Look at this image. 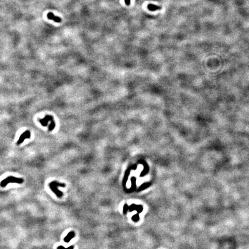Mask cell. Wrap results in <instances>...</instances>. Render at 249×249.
Segmentation results:
<instances>
[{"mask_svg": "<svg viewBox=\"0 0 249 249\" xmlns=\"http://www.w3.org/2000/svg\"><path fill=\"white\" fill-rule=\"evenodd\" d=\"M24 182V179L22 178H16L14 177L10 176L4 179L0 183V186L2 188H5L7 185L10 183H19L21 184Z\"/></svg>", "mask_w": 249, "mask_h": 249, "instance_id": "obj_1", "label": "cell"}, {"mask_svg": "<svg viewBox=\"0 0 249 249\" xmlns=\"http://www.w3.org/2000/svg\"><path fill=\"white\" fill-rule=\"evenodd\" d=\"M57 186L65 187V184H60L55 181L49 183V187L50 188V189L52 190L54 193L56 194V195L58 197L60 198L63 196V193L62 192H61V191L58 190L57 189Z\"/></svg>", "mask_w": 249, "mask_h": 249, "instance_id": "obj_2", "label": "cell"}, {"mask_svg": "<svg viewBox=\"0 0 249 249\" xmlns=\"http://www.w3.org/2000/svg\"><path fill=\"white\" fill-rule=\"evenodd\" d=\"M30 137H31L30 132L28 131V130L25 131V132H24L21 136H20L19 139V140L17 141V145L21 144L22 143V142H23V141L25 140V139H27V138H30Z\"/></svg>", "mask_w": 249, "mask_h": 249, "instance_id": "obj_3", "label": "cell"}, {"mask_svg": "<svg viewBox=\"0 0 249 249\" xmlns=\"http://www.w3.org/2000/svg\"><path fill=\"white\" fill-rule=\"evenodd\" d=\"M47 17L48 19L53 20L54 21H55V22L56 23H60L62 20L61 19L60 17L56 16L53 13H52V12L48 13L47 14Z\"/></svg>", "mask_w": 249, "mask_h": 249, "instance_id": "obj_4", "label": "cell"}, {"mask_svg": "<svg viewBox=\"0 0 249 249\" xmlns=\"http://www.w3.org/2000/svg\"><path fill=\"white\" fill-rule=\"evenodd\" d=\"M129 210L130 212L133 211H137L138 213H139L142 212V210H143V208H142L141 205H136L134 204H132L130 207H129Z\"/></svg>", "mask_w": 249, "mask_h": 249, "instance_id": "obj_5", "label": "cell"}, {"mask_svg": "<svg viewBox=\"0 0 249 249\" xmlns=\"http://www.w3.org/2000/svg\"><path fill=\"white\" fill-rule=\"evenodd\" d=\"M147 8L150 11H156L157 10H160L161 9V6H158V5H154V4H149L148 5Z\"/></svg>", "mask_w": 249, "mask_h": 249, "instance_id": "obj_6", "label": "cell"}, {"mask_svg": "<svg viewBox=\"0 0 249 249\" xmlns=\"http://www.w3.org/2000/svg\"><path fill=\"white\" fill-rule=\"evenodd\" d=\"M74 237H75V232H73V231H71V232H70L69 233H68V235L66 236V237L64 238V242H66V243H68V242H69L70 241L71 239H72V238H73Z\"/></svg>", "mask_w": 249, "mask_h": 249, "instance_id": "obj_7", "label": "cell"}, {"mask_svg": "<svg viewBox=\"0 0 249 249\" xmlns=\"http://www.w3.org/2000/svg\"><path fill=\"white\" fill-rule=\"evenodd\" d=\"M139 219H140V217H139V215H138V213L136 214L135 215H134V216L132 217V220L135 222L138 221V220H139Z\"/></svg>", "mask_w": 249, "mask_h": 249, "instance_id": "obj_8", "label": "cell"}, {"mask_svg": "<svg viewBox=\"0 0 249 249\" xmlns=\"http://www.w3.org/2000/svg\"><path fill=\"white\" fill-rule=\"evenodd\" d=\"M129 207L127 206V204H125L124 206H123V213L126 214V212H127V211H129Z\"/></svg>", "mask_w": 249, "mask_h": 249, "instance_id": "obj_9", "label": "cell"}, {"mask_svg": "<svg viewBox=\"0 0 249 249\" xmlns=\"http://www.w3.org/2000/svg\"><path fill=\"white\" fill-rule=\"evenodd\" d=\"M57 249H74V247L73 246H70V247H68V248H65L64 246H60L57 247Z\"/></svg>", "mask_w": 249, "mask_h": 249, "instance_id": "obj_10", "label": "cell"}, {"mask_svg": "<svg viewBox=\"0 0 249 249\" xmlns=\"http://www.w3.org/2000/svg\"><path fill=\"white\" fill-rule=\"evenodd\" d=\"M125 2L126 5H128L129 6L130 4V0H125Z\"/></svg>", "mask_w": 249, "mask_h": 249, "instance_id": "obj_11", "label": "cell"}]
</instances>
